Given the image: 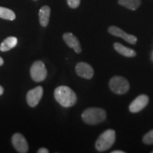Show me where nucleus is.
<instances>
[{"label": "nucleus", "mask_w": 153, "mask_h": 153, "mask_svg": "<svg viewBox=\"0 0 153 153\" xmlns=\"http://www.w3.org/2000/svg\"><path fill=\"white\" fill-rule=\"evenodd\" d=\"M54 96L57 102L65 108L73 106L77 100L76 94L67 86H60L57 87L55 90Z\"/></svg>", "instance_id": "obj_1"}, {"label": "nucleus", "mask_w": 153, "mask_h": 153, "mask_svg": "<svg viewBox=\"0 0 153 153\" xmlns=\"http://www.w3.org/2000/svg\"><path fill=\"white\" fill-rule=\"evenodd\" d=\"M82 118L83 121L88 125H97L106 120V112L103 108L91 107L84 111Z\"/></svg>", "instance_id": "obj_2"}, {"label": "nucleus", "mask_w": 153, "mask_h": 153, "mask_svg": "<svg viewBox=\"0 0 153 153\" xmlns=\"http://www.w3.org/2000/svg\"><path fill=\"white\" fill-rule=\"evenodd\" d=\"M116 140V132L112 129H108L103 132L99 135L95 143V148L99 152H105L114 144Z\"/></svg>", "instance_id": "obj_3"}, {"label": "nucleus", "mask_w": 153, "mask_h": 153, "mask_svg": "<svg viewBox=\"0 0 153 153\" xmlns=\"http://www.w3.org/2000/svg\"><path fill=\"white\" fill-rule=\"evenodd\" d=\"M108 85L112 92L118 95L125 94L129 91L130 89L128 81L121 76H113L110 79Z\"/></svg>", "instance_id": "obj_4"}, {"label": "nucleus", "mask_w": 153, "mask_h": 153, "mask_svg": "<svg viewBox=\"0 0 153 153\" xmlns=\"http://www.w3.org/2000/svg\"><path fill=\"white\" fill-rule=\"evenodd\" d=\"M30 76L33 81L40 82L43 81L47 76V70L42 61H36L30 68Z\"/></svg>", "instance_id": "obj_5"}, {"label": "nucleus", "mask_w": 153, "mask_h": 153, "mask_svg": "<svg viewBox=\"0 0 153 153\" xmlns=\"http://www.w3.org/2000/svg\"><path fill=\"white\" fill-rule=\"evenodd\" d=\"M108 32L110 34H111L112 36L123 38V39L125 40L126 42L132 44V45H135L137 41V38L136 36L127 33L126 32L124 31L123 30L117 27V26H110L108 29Z\"/></svg>", "instance_id": "obj_6"}, {"label": "nucleus", "mask_w": 153, "mask_h": 153, "mask_svg": "<svg viewBox=\"0 0 153 153\" xmlns=\"http://www.w3.org/2000/svg\"><path fill=\"white\" fill-rule=\"evenodd\" d=\"M149 103V97L145 94H141L132 101L129 106V111L131 113H138L147 106Z\"/></svg>", "instance_id": "obj_7"}, {"label": "nucleus", "mask_w": 153, "mask_h": 153, "mask_svg": "<svg viewBox=\"0 0 153 153\" xmlns=\"http://www.w3.org/2000/svg\"><path fill=\"white\" fill-rule=\"evenodd\" d=\"M43 87L39 86L34 89L30 90L26 95L27 103L30 107H35L38 104L43 97Z\"/></svg>", "instance_id": "obj_8"}, {"label": "nucleus", "mask_w": 153, "mask_h": 153, "mask_svg": "<svg viewBox=\"0 0 153 153\" xmlns=\"http://www.w3.org/2000/svg\"><path fill=\"white\" fill-rule=\"evenodd\" d=\"M75 70L78 76L87 79H91L94 76V73L92 67L90 65L83 62L76 64Z\"/></svg>", "instance_id": "obj_9"}, {"label": "nucleus", "mask_w": 153, "mask_h": 153, "mask_svg": "<svg viewBox=\"0 0 153 153\" xmlns=\"http://www.w3.org/2000/svg\"><path fill=\"white\" fill-rule=\"evenodd\" d=\"M12 144L14 145V148L21 153H26L28 151V145L27 141L25 139L24 135H22L20 133H15L13 135L12 139Z\"/></svg>", "instance_id": "obj_10"}, {"label": "nucleus", "mask_w": 153, "mask_h": 153, "mask_svg": "<svg viewBox=\"0 0 153 153\" xmlns=\"http://www.w3.org/2000/svg\"><path fill=\"white\" fill-rule=\"evenodd\" d=\"M63 39L69 47L73 48L76 53L82 52V47L77 38L71 33H65L63 35Z\"/></svg>", "instance_id": "obj_11"}, {"label": "nucleus", "mask_w": 153, "mask_h": 153, "mask_svg": "<svg viewBox=\"0 0 153 153\" xmlns=\"http://www.w3.org/2000/svg\"><path fill=\"white\" fill-rule=\"evenodd\" d=\"M38 16H39L40 24L43 27H46L49 23L50 16H51V8L48 6L42 7L39 10Z\"/></svg>", "instance_id": "obj_12"}, {"label": "nucleus", "mask_w": 153, "mask_h": 153, "mask_svg": "<svg viewBox=\"0 0 153 153\" xmlns=\"http://www.w3.org/2000/svg\"><path fill=\"white\" fill-rule=\"evenodd\" d=\"M114 48L117 52L123 56L127 57H133L136 56L137 53L135 51L129 48L124 46L123 45L119 43H115L114 44Z\"/></svg>", "instance_id": "obj_13"}, {"label": "nucleus", "mask_w": 153, "mask_h": 153, "mask_svg": "<svg viewBox=\"0 0 153 153\" xmlns=\"http://www.w3.org/2000/svg\"><path fill=\"white\" fill-rule=\"evenodd\" d=\"M17 42H18V40L14 36H11V37L6 38L0 45V51H2V52H5V51H8L9 50L14 48L17 45Z\"/></svg>", "instance_id": "obj_14"}, {"label": "nucleus", "mask_w": 153, "mask_h": 153, "mask_svg": "<svg viewBox=\"0 0 153 153\" xmlns=\"http://www.w3.org/2000/svg\"><path fill=\"white\" fill-rule=\"evenodd\" d=\"M118 3L126 8L135 11L141 4V0H118Z\"/></svg>", "instance_id": "obj_15"}, {"label": "nucleus", "mask_w": 153, "mask_h": 153, "mask_svg": "<svg viewBox=\"0 0 153 153\" xmlns=\"http://www.w3.org/2000/svg\"><path fill=\"white\" fill-rule=\"evenodd\" d=\"M0 18L6 19V20L13 21L16 18L14 12L11 9L0 7Z\"/></svg>", "instance_id": "obj_16"}, {"label": "nucleus", "mask_w": 153, "mask_h": 153, "mask_svg": "<svg viewBox=\"0 0 153 153\" xmlns=\"http://www.w3.org/2000/svg\"><path fill=\"white\" fill-rule=\"evenodd\" d=\"M143 141L146 145L153 144V129L145 134L143 137Z\"/></svg>", "instance_id": "obj_17"}, {"label": "nucleus", "mask_w": 153, "mask_h": 153, "mask_svg": "<svg viewBox=\"0 0 153 153\" xmlns=\"http://www.w3.org/2000/svg\"><path fill=\"white\" fill-rule=\"evenodd\" d=\"M81 0H67L69 7L72 9H76L79 7Z\"/></svg>", "instance_id": "obj_18"}, {"label": "nucleus", "mask_w": 153, "mask_h": 153, "mask_svg": "<svg viewBox=\"0 0 153 153\" xmlns=\"http://www.w3.org/2000/svg\"><path fill=\"white\" fill-rule=\"evenodd\" d=\"M38 153H48L49 151L46 148H40L39 150H38Z\"/></svg>", "instance_id": "obj_19"}, {"label": "nucleus", "mask_w": 153, "mask_h": 153, "mask_svg": "<svg viewBox=\"0 0 153 153\" xmlns=\"http://www.w3.org/2000/svg\"><path fill=\"white\" fill-rule=\"evenodd\" d=\"M111 153H125L124 151H122V150H114L112 151V152H111Z\"/></svg>", "instance_id": "obj_20"}, {"label": "nucleus", "mask_w": 153, "mask_h": 153, "mask_svg": "<svg viewBox=\"0 0 153 153\" xmlns=\"http://www.w3.org/2000/svg\"><path fill=\"white\" fill-rule=\"evenodd\" d=\"M3 93H4V89H3V87H1V86H0V96L2 95Z\"/></svg>", "instance_id": "obj_21"}, {"label": "nucleus", "mask_w": 153, "mask_h": 153, "mask_svg": "<svg viewBox=\"0 0 153 153\" xmlns=\"http://www.w3.org/2000/svg\"><path fill=\"white\" fill-rule=\"evenodd\" d=\"M3 64H4V60H3V59L1 58V57H0V66L2 65Z\"/></svg>", "instance_id": "obj_22"}, {"label": "nucleus", "mask_w": 153, "mask_h": 153, "mask_svg": "<svg viewBox=\"0 0 153 153\" xmlns=\"http://www.w3.org/2000/svg\"><path fill=\"white\" fill-rule=\"evenodd\" d=\"M151 60H152L153 62V51L152 52V54H151Z\"/></svg>", "instance_id": "obj_23"}, {"label": "nucleus", "mask_w": 153, "mask_h": 153, "mask_svg": "<svg viewBox=\"0 0 153 153\" xmlns=\"http://www.w3.org/2000/svg\"><path fill=\"white\" fill-rule=\"evenodd\" d=\"M151 153H153V150L152 151V152H151Z\"/></svg>", "instance_id": "obj_24"}]
</instances>
